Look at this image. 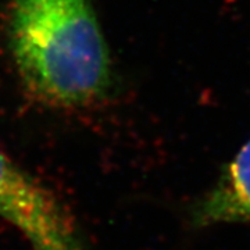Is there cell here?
Listing matches in <instances>:
<instances>
[{
  "label": "cell",
  "mask_w": 250,
  "mask_h": 250,
  "mask_svg": "<svg viewBox=\"0 0 250 250\" xmlns=\"http://www.w3.org/2000/svg\"><path fill=\"white\" fill-rule=\"evenodd\" d=\"M9 41L24 85L49 106H93L114 88L92 0H13Z\"/></svg>",
  "instance_id": "6da1fadb"
},
{
  "label": "cell",
  "mask_w": 250,
  "mask_h": 250,
  "mask_svg": "<svg viewBox=\"0 0 250 250\" xmlns=\"http://www.w3.org/2000/svg\"><path fill=\"white\" fill-rule=\"evenodd\" d=\"M0 217L13 224L34 250H83L62 203L1 150Z\"/></svg>",
  "instance_id": "7a4b0ae2"
},
{
  "label": "cell",
  "mask_w": 250,
  "mask_h": 250,
  "mask_svg": "<svg viewBox=\"0 0 250 250\" xmlns=\"http://www.w3.org/2000/svg\"><path fill=\"white\" fill-rule=\"evenodd\" d=\"M189 223L193 228L250 224V139L189 208Z\"/></svg>",
  "instance_id": "3957f363"
}]
</instances>
